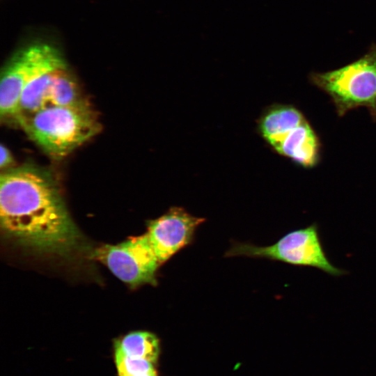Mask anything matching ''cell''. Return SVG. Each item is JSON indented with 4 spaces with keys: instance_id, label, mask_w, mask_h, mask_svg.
I'll return each mask as SVG.
<instances>
[{
    "instance_id": "277c9868",
    "label": "cell",
    "mask_w": 376,
    "mask_h": 376,
    "mask_svg": "<svg viewBox=\"0 0 376 376\" xmlns=\"http://www.w3.org/2000/svg\"><path fill=\"white\" fill-rule=\"evenodd\" d=\"M226 256L265 258L294 266L315 268L332 276H340L347 272L328 258L317 223L291 230L267 246L235 243Z\"/></svg>"
},
{
    "instance_id": "8992f818",
    "label": "cell",
    "mask_w": 376,
    "mask_h": 376,
    "mask_svg": "<svg viewBox=\"0 0 376 376\" xmlns=\"http://www.w3.org/2000/svg\"><path fill=\"white\" fill-rule=\"evenodd\" d=\"M94 257L120 280L132 286L156 285L161 266L145 234L95 250Z\"/></svg>"
},
{
    "instance_id": "7a4b0ae2",
    "label": "cell",
    "mask_w": 376,
    "mask_h": 376,
    "mask_svg": "<svg viewBox=\"0 0 376 376\" xmlns=\"http://www.w3.org/2000/svg\"><path fill=\"white\" fill-rule=\"evenodd\" d=\"M17 124L43 150L54 157L66 156L101 129L89 104L47 107L20 119Z\"/></svg>"
},
{
    "instance_id": "7c38bea8",
    "label": "cell",
    "mask_w": 376,
    "mask_h": 376,
    "mask_svg": "<svg viewBox=\"0 0 376 376\" xmlns=\"http://www.w3.org/2000/svg\"><path fill=\"white\" fill-rule=\"evenodd\" d=\"M0 155V167L1 170L6 171L11 169L15 162L13 157L9 149L3 144L1 145Z\"/></svg>"
},
{
    "instance_id": "3957f363",
    "label": "cell",
    "mask_w": 376,
    "mask_h": 376,
    "mask_svg": "<svg viewBox=\"0 0 376 376\" xmlns=\"http://www.w3.org/2000/svg\"><path fill=\"white\" fill-rule=\"evenodd\" d=\"M311 83L326 93L339 117L366 108L376 121V45L358 59L337 69L311 72Z\"/></svg>"
},
{
    "instance_id": "5b68a950",
    "label": "cell",
    "mask_w": 376,
    "mask_h": 376,
    "mask_svg": "<svg viewBox=\"0 0 376 376\" xmlns=\"http://www.w3.org/2000/svg\"><path fill=\"white\" fill-rule=\"evenodd\" d=\"M62 65L65 63L60 52L46 43L28 45L13 55L1 76V118L15 122L19 100L26 84L43 70Z\"/></svg>"
},
{
    "instance_id": "ba28073f",
    "label": "cell",
    "mask_w": 376,
    "mask_h": 376,
    "mask_svg": "<svg viewBox=\"0 0 376 376\" xmlns=\"http://www.w3.org/2000/svg\"><path fill=\"white\" fill-rule=\"evenodd\" d=\"M306 118L302 111L293 105L274 104L263 113L259 129L263 138L274 149L289 130Z\"/></svg>"
},
{
    "instance_id": "9c48e42d",
    "label": "cell",
    "mask_w": 376,
    "mask_h": 376,
    "mask_svg": "<svg viewBox=\"0 0 376 376\" xmlns=\"http://www.w3.org/2000/svg\"><path fill=\"white\" fill-rule=\"evenodd\" d=\"M88 104L81 95L77 83L67 65L56 69L47 90L45 108Z\"/></svg>"
},
{
    "instance_id": "30bf717a",
    "label": "cell",
    "mask_w": 376,
    "mask_h": 376,
    "mask_svg": "<svg viewBox=\"0 0 376 376\" xmlns=\"http://www.w3.org/2000/svg\"><path fill=\"white\" fill-rule=\"evenodd\" d=\"M113 349L125 355L136 357L157 363L160 352V341L157 335L148 331L129 332L113 341Z\"/></svg>"
},
{
    "instance_id": "6da1fadb",
    "label": "cell",
    "mask_w": 376,
    "mask_h": 376,
    "mask_svg": "<svg viewBox=\"0 0 376 376\" xmlns=\"http://www.w3.org/2000/svg\"><path fill=\"white\" fill-rule=\"evenodd\" d=\"M0 222L7 236L45 253L67 254L81 238L53 178L29 165L1 173Z\"/></svg>"
},
{
    "instance_id": "8fae6325",
    "label": "cell",
    "mask_w": 376,
    "mask_h": 376,
    "mask_svg": "<svg viewBox=\"0 0 376 376\" xmlns=\"http://www.w3.org/2000/svg\"><path fill=\"white\" fill-rule=\"evenodd\" d=\"M113 358L117 376H159L156 363L147 359L127 356L115 349Z\"/></svg>"
},
{
    "instance_id": "52a82bcc",
    "label": "cell",
    "mask_w": 376,
    "mask_h": 376,
    "mask_svg": "<svg viewBox=\"0 0 376 376\" xmlns=\"http://www.w3.org/2000/svg\"><path fill=\"white\" fill-rule=\"evenodd\" d=\"M204 221L181 207H173L148 223L144 234L161 265L191 243L196 228Z\"/></svg>"
}]
</instances>
